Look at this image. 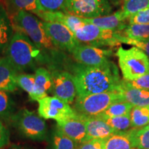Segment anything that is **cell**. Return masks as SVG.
Masks as SVG:
<instances>
[{
    "instance_id": "52a82bcc",
    "label": "cell",
    "mask_w": 149,
    "mask_h": 149,
    "mask_svg": "<svg viewBox=\"0 0 149 149\" xmlns=\"http://www.w3.org/2000/svg\"><path fill=\"white\" fill-rule=\"evenodd\" d=\"M74 35L81 44L95 47H115L121 44L119 41L120 32L101 29L91 24L86 23Z\"/></svg>"
},
{
    "instance_id": "ba28073f",
    "label": "cell",
    "mask_w": 149,
    "mask_h": 149,
    "mask_svg": "<svg viewBox=\"0 0 149 149\" xmlns=\"http://www.w3.org/2000/svg\"><path fill=\"white\" fill-rule=\"evenodd\" d=\"M108 0H66L65 13L84 19L109 15L112 12Z\"/></svg>"
},
{
    "instance_id": "f546056e",
    "label": "cell",
    "mask_w": 149,
    "mask_h": 149,
    "mask_svg": "<svg viewBox=\"0 0 149 149\" xmlns=\"http://www.w3.org/2000/svg\"><path fill=\"white\" fill-rule=\"evenodd\" d=\"M103 120L117 132L126 131L132 127L130 113L122 116L110 117Z\"/></svg>"
},
{
    "instance_id": "ac0fdd59",
    "label": "cell",
    "mask_w": 149,
    "mask_h": 149,
    "mask_svg": "<svg viewBox=\"0 0 149 149\" xmlns=\"http://www.w3.org/2000/svg\"><path fill=\"white\" fill-rule=\"evenodd\" d=\"M126 18L122 10H117L114 13L100 17L84 19L85 22L101 29L111 30L115 32H122L126 27Z\"/></svg>"
},
{
    "instance_id": "4dcf8cb0",
    "label": "cell",
    "mask_w": 149,
    "mask_h": 149,
    "mask_svg": "<svg viewBox=\"0 0 149 149\" xmlns=\"http://www.w3.org/2000/svg\"><path fill=\"white\" fill-rule=\"evenodd\" d=\"M19 87L25 91L29 97L32 95L35 87V74L31 73H19L17 78Z\"/></svg>"
},
{
    "instance_id": "30bf717a",
    "label": "cell",
    "mask_w": 149,
    "mask_h": 149,
    "mask_svg": "<svg viewBox=\"0 0 149 149\" xmlns=\"http://www.w3.org/2000/svg\"><path fill=\"white\" fill-rule=\"evenodd\" d=\"M51 73L52 85L50 93L66 103H73L77 93L72 74L64 70H53Z\"/></svg>"
},
{
    "instance_id": "9a60e30c",
    "label": "cell",
    "mask_w": 149,
    "mask_h": 149,
    "mask_svg": "<svg viewBox=\"0 0 149 149\" xmlns=\"http://www.w3.org/2000/svg\"><path fill=\"white\" fill-rule=\"evenodd\" d=\"M117 91L124 102H127L134 107L149 106V90H143L132 87L125 79H122Z\"/></svg>"
},
{
    "instance_id": "f1b7e54d",
    "label": "cell",
    "mask_w": 149,
    "mask_h": 149,
    "mask_svg": "<svg viewBox=\"0 0 149 149\" xmlns=\"http://www.w3.org/2000/svg\"><path fill=\"white\" fill-rule=\"evenodd\" d=\"M53 149H77V144L56 128L53 135Z\"/></svg>"
},
{
    "instance_id": "7a4b0ae2",
    "label": "cell",
    "mask_w": 149,
    "mask_h": 149,
    "mask_svg": "<svg viewBox=\"0 0 149 149\" xmlns=\"http://www.w3.org/2000/svg\"><path fill=\"white\" fill-rule=\"evenodd\" d=\"M68 68L75 82L77 97L117 91L122 81L117 66L112 61L100 66L74 64Z\"/></svg>"
},
{
    "instance_id": "d590c367",
    "label": "cell",
    "mask_w": 149,
    "mask_h": 149,
    "mask_svg": "<svg viewBox=\"0 0 149 149\" xmlns=\"http://www.w3.org/2000/svg\"><path fill=\"white\" fill-rule=\"evenodd\" d=\"M77 149H105L104 148V139H90L79 144Z\"/></svg>"
},
{
    "instance_id": "e575fe53",
    "label": "cell",
    "mask_w": 149,
    "mask_h": 149,
    "mask_svg": "<svg viewBox=\"0 0 149 149\" xmlns=\"http://www.w3.org/2000/svg\"><path fill=\"white\" fill-rule=\"evenodd\" d=\"M127 83L134 88L143 89V90H149V73L144 74L140 77L132 81H127Z\"/></svg>"
},
{
    "instance_id": "d4e9b609",
    "label": "cell",
    "mask_w": 149,
    "mask_h": 149,
    "mask_svg": "<svg viewBox=\"0 0 149 149\" xmlns=\"http://www.w3.org/2000/svg\"><path fill=\"white\" fill-rule=\"evenodd\" d=\"M121 33L132 40H149V24H128Z\"/></svg>"
},
{
    "instance_id": "3957f363",
    "label": "cell",
    "mask_w": 149,
    "mask_h": 149,
    "mask_svg": "<svg viewBox=\"0 0 149 149\" xmlns=\"http://www.w3.org/2000/svg\"><path fill=\"white\" fill-rule=\"evenodd\" d=\"M4 56L8 58L18 72L36 70L47 62L43 53L26 35L15 30Z\"/></svg>"
},
{
    "instance_id": "8992f818",
    "label": "cell",
    "mask_w": 149,
    "mask_h": 149,
    "mask_svg": "<svg viewBox=\"0 0 149 149\" xmlns=\"http://www.w3.org/2000/svg\"><path fill=\"white\" fill-rule=\"evenodd\" d=\"M15 127L27 138L44 140L47 133V126L42 117L34 111L23 109L17 112L11 119Z\"/></svg>"
},
{
    "instance_id": "cb8c5ba5",
    "label": "cell",
    "mask_w": 149,
    "mask_h": 149,
    "mask_svg": "<svg viewBox=\"0 0 149 149\" xmlns=\"http://www.w3.org/2000/svg\"><path fill=\"white\" fill-rule=\"evenodd\" d=\"M133 107L132 104L127 102H117L112 104L105 111L97 117L102 119H107L110 117L122 116V115L130 114Z\"/></svg>"
},
{
    "instance_id": "9c48e42d",
    "label": "cell",
    "mask_w": 149,
    "mask_h": 149,
    "mask_svg": "<svg viewBox=\"0 0 149 149\" xmlns=\"http://www.w3.org/2000/svg\"><path fill=\"white\" fill-rule=\"evenodd\" d=\"M38 103V114L45 120H55L59 122L77 115L69 104L56 97L47 96Z\"/></svg>"
},
{
    "instance_id": "ffe728a7",
    "label": "cell",
    "mask_w": 149,
    "mask_h": 149,
    "mask_svg": "<svg viewBox=\"0 0 149 149\" xmlns=\"http://www.w3.org/2000/svg\"><path fill=\"white\" fill-rule=\"evenodd\" d=\"M15 29L8 13L2 3H0V57L5 54Z\"/></svg>"
},
{
    "instance_id": "e0dca14e",
    "label": "cell",
    "mask_w": 149,
    "mask_h": 149,
    "mask_svg": "<svg viewBox=\"0 0 149 149\" xmlns=\"http://www.w3.org/2000/svg\"><path fill=\"white\" fill-rule=\"evenodd\" d=\"M83 117L86 127L87 141L93 139H105L117 132L103 119L98 117Z\"/></svg>"
},
{
    "instance_id": "6da1fadb",
    "label": "cell",
    "mask_w": 149,
    "mask_h": 149,
    "mask_svg": "<svg viewBox=\"0 0 149 149\" xmlns=\"http://www.w3.org/2000/svg\"><path fill=\"white\" fill-rule=\"evenodd\" d=\"M14 29L22 31L40 50L45 57L48 70H63L69 66L66 55L52 42L44 30L43 22L35 15L19 10L13 16Z\"/></svg>"
},
{
    "instance_id": "7402d4cb",
    "label": "cell",
    "mask_w": 149,
    "mask_h": 149,
    "mask_svg": "<svg viewBox=\"0 0 149 149\" xmlns=\"http://www.w3.org/2000/svg\"><path fill=\"white\" fill-rule=\"evenodd\" d=\"M8 10L13 15L19 10H25L37 15L41 12L38 0H6Z\"/></svg>"
},
{
    "instance_id": "836d02e7",
    "label": "cell",
    "mask_w": 149,
    "mask_h": 149,
    "mask_svg": "<svg viewBox=\"0 0 149 149\" xmlns=\"http://www.w3.org/2000/svg\"><path fill=\"white\" fill-rule=\"evenodd\" d=\"M129 24H149V8L136 13L128 18Z\"/></svg>"
},
{
    "instance_id": "5b68a950",
    "label": "cell",
    "mask_w": 149,
    "mask_h": 149,
    "mask_svg": "<svg viewBox=\"0 0 149 149\" xmlns=\"http://www.w3.org/2000/svg\"><path fill=\"white\" fill-rule=\"evenodd\" d=\"M123 101L118 91L77 97L73 109L78 115L85 117H97L102 114L112 104Z\"/></svg>"
},
{
    "instance_id": "5bb4252c",
    "label": "cell",
    "mask_w": 149,
    "mask_h": 149,
    "mask_svg": "<svg viewBox=\"0 0 149 149\" xmlns=\"http://www.w3.org/2000/svg\"><path fill=\"white\" fill-rule=\"evenodd\" d=\"M41 19L46 22H57L64 25L70 31L74 33L86 24L84 19L63 11H41L37 15Z\"/></svg>"
},
{
    "instance_id": "44dd1931",
    "label": "cell",
    "mask_w": 149,
    "mask_h": 149,
    "mask_svg": "<svg viewBox=\"0 0 149 149\" xmlns=\"http://www.w3.org/2000/svg\"><path fill=\"white\" fill-rule=\"evenodd\" d=\"M105 149H136L133 146L130 130L126 131L115 132L104 139Z\"/></svg>"
},
{
    "instance_id": "f35d334b",
    "label": "cell",
    "mask_w": 149,
    "mask_h": 149,
    "mask_svg": "<svg viewBox=\"0 0 149 149\" xmlns=\"http://www.w3.org/2000/svg\"><path fill=\"white\" fill-rule=\"evenodd\" d=\"M13 149H20V148H15V147H14V148H13Z\"/></svg>"
},
{
    "instance_id": "74e56055",
    "label": "cell",
    "mask_w": 149,
    "mask_h": 149,
    "mask_svg": "<svg viewBox=\"0 0 149 149\" xmlns=\"http://www.w3.org/2000/svg\"><path fill=\"white\" fill-rule=\"evenodd\" d=\"M144 128H146V129H149V124H148V125H146V126H144Z\"/></svg>"
},
{
    "instance_id": "8fae6325",
    "label": "cell",
    "mask_w": 149,
    "mask_h": 149,
    "mask_svg": "<svg viewBox=\"0 0 149 149\" xmlns=\"http://www.w3.org/2000/svg\"><path fill=\"white\" fill-rule=\"evenodd\" d=\"M77 64L88 66H100L109 63L113 55L110 48L80 44L70 53Z\"/></svg>"
},
{
    "instance_id": "8d00e7d4",
    "label": "cell",
    "mask_w": 149,
    "mask_h": 149,
    "mask_svg": "<svg viewBox=\"0 0 149 149\" xmlns=\"http://www.w3.org/2000/svg\"><path fill=\"white\" fill-rule=\"evenodd\" d=\"M10 135L8 130L5 127L0 119V149L6 146L9 143Z\"/></svg>"
},
{
    "instance_id": "2e32d148",
    "label": "cell",
    "mask_w": 149,
    "mask_h": 149,
    "mask_svg": "<svg viewBox=\"0 0 149 149\" xmlns=\"http://www.w3.org/2000/svg\"><path fill=\"white\" fill-rule=\"evenodd\" d=\"M18 72L6 56L0 57V91L14 92L17 89Z\"/></svg>"
},
{
    "instance_id": "603a6c76",
    "label": "cell",
    "mask_w": 149,
    "mask_h": 149,
    "mask_svg": "<svg viewBox=\"0 0 149 149\" xmlns=\"http://www.w3.org/2000/svg\"><path fill=\"white\" fill-rule=\"evenodd\" d=\"M15 113V104L9 92L0 91V119L11 121Z\"/></svg>"
},
{
    "instance_id": "277c9868",
    "label": "cell",
    "mask_w": 149,
    "mask_h": 149,
    "mask_svg": "<svg viewBox=\"0 0 149 149\" xmlns=\"http://www.w3.org/2000/svg\"><path fill=\"white\" fill-rule=\"evenodd\" d=\"M116 55L123 79L132 81L149 73V57L137 47L125 49L120 46Z\"/></svg>"
},
{
    "instance_id": "d6a6232c",
    "label": "cell",
    "mask_w": 149,
    "mask_h": 149,
    "mask_svg": "<svg viewBox=\"0 0 149 149\" xmlns=\"http://www.w3.org/2000/svg\"><path fill=\"white\" fill-rule=\"evenodd\" d=\"M119 41L122 44H128V45H133L135 47H137L141 51H142L146 55L149 57V40H132L128 37L124 36L120 32V37H119Z\"/></svg>"
},
{
    "instance_id": "1f68e13d",
    "label": "cell",
    "mask_w": 149,
    "mask_h": 149,
    "mask_svg": "<svg viewBox=\"0 0 149 149\" xmlns=\"http://www.w3.org/2000/svg\"><path fill=\"white\" fill-rule=\"evenodd\" d=\"M38 3L42 11L64 12L66 0H38Z\"/></svg>"
},
{
    "instance_id": "484cf974",
    "label": "cell",
    "mask_w": 149,
    "mask_h": 149,
    "mask_svg": "<svg viewBox=\"0 0 149 149\" xmlns=\"http://www.w3.org/2000/svg\"><path fill=\"white\" fill-rule=\"evenodd\" d=\"M132 127L135 128L146 126L149 124V106L133 107L130 112Z\"/></svg>"
},
{
    "instance_id": "4316f807",
    "label": "cell",
    "mask_w": 149,
    "mask_h": 149,
    "mask_svg": "<svg viewBox=\"0 0 149 149\" xmlns=\"http://www.w3.org/2000/svg\"><path fill=\"white\" fill-rule=\"evenodd\" d=\"M130 134L136 149H149V129L133 128L130 129Z\"/></svg>"
},
{
    "instance_id": "4fadbf2b",
    "label": "cell",
    "mask_w": 149,
    "mask_h": 149,
    "mask_svg": "<svg viewBox=\"0 0 149 149\" xmlns=\"http://www.w3.org/2000/svg\"><path fill=\"white\" fill-rule=\"evenodd\" d=\"M57 128L77 144L87 141L86 127L82 115L77 113L76 116L57 122Z\"/></svg>"
},
{
    "instance_id": "83f0119b",
    "label": "cell",
    "mask_w": 149,
    "mask_h": 149,
    "mask_svg": "<svg viewBox=\"0 0 149 149\" xmlns=\"http://www.w3.org/2000/svg\"><path fill=\"white\" fill-rule=\"evenodd\" d=\"M149 8V0H124L122 12L127 19L139 11Z\"/></svg>"
},
{
    "instance_id": "d6986e66",
    "label": "cell",
    "mask_w": 149,
    "mask_h": 149,
    "mask_svg": "<svg viewBox=\"0 0 149 149\" xmlns=\"http://www.w3.org/2000/svg\"><path fill=\"white\" fill-rule=\"evenodd\" d=\"M35 87L32 95L29 97L33 101L39 102L48 96L51 88V73L50 70L41 66L35 71Z\"/></svg>"
},
{
    "instance_id": "7c38bea8",
    "label": "cell",
    "mask_w": 149,
    "mask_h": 149,
    "mask_svg": "<svg viewBox=\"0 0 149 149\" xmlns=\"http://www.w3.org/2000/svg\"><path fill=\"white\" fill-rule=\"evenodd\" d=\"M44 30L50 40L59 49L70 54L80 43L74 33L63 24L57 22H43Z\"/></svg>"
}]
</instances>
